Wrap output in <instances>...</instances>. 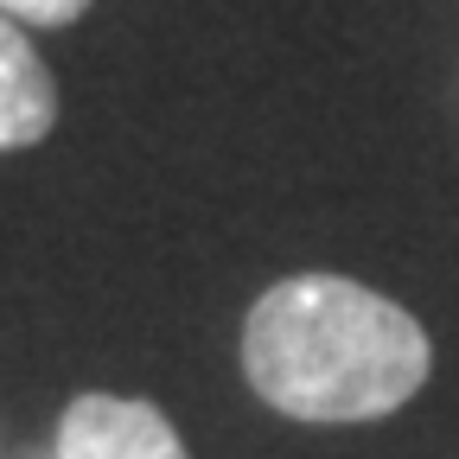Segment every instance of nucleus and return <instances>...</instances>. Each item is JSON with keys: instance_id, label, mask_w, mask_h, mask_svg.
<instances>
[{"instance_id": "obj_1", "label": "nucleus", "mask_w": 459, "mask_h": 459, "mask_svg": "<svg viewBox=\"0 0 459 459\" xmlns=\"http://www.w3.org/2000/svg\"><path fill=\"white\" fill-rule=\"evenodd\" d=\"M434 364L409 307L344 274L274 281L243 325V377L268 409L294 421H377L395 415Z\"/></svg>"}, {"instance_id": "obj_2", "label": "nucleus", "mask_w": 459, "mask_h": 459, "mask_svg": "<svg viewBox=\"0 0 459 459\" xmlns=\"http://www.w3.org/2000/svg\"><path fill=\"white\" fill-rule=\"evenodd\" d=\"M57 459H192V453L153 402L90 389L57 421Z\"/></svg>"}, {"instance_id": "obj_3", "label": "nucleus", "mask_w": 459, "mask_h": 459, "mask_svg": "<svg viewBox=\"0 0 459 459\" xmlns=\"http://www.w3.org/2000/svg\"><path fill=\"white\" fill-rule=\"evenodd\" d=\"M51 122H57V83L32 39L20 32V20L0 13V153L45 141Z\"/></svg>"}, {"instance_id": "obj_4", "label": "nucleus", "mask_w": 459, "mask_h": 459, "mask_svg": "<svg viewBox=\"0 0 459 459\" xmlns=\"http://www.w3.org/2000/svg\"><path fill=\"white\" fill-rule=\"evenodd\" d=\"M0 13H13L26 26H71L90 13V0H0Z\"/></svg>"}]
</instances>
